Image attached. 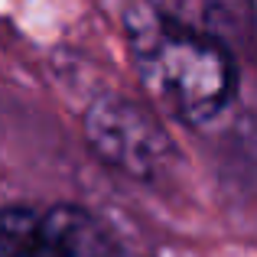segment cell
<instances>
[{
	"mask_svg": "<svg viewBox=\"0 0 257 257\" xmlns=\"http://www.w3.org/2000/svg\"><path fill=\"white\" fill-rule=\"evenodd\" d=\"M127 36L144 85L182 124H212L238 98L234 56L208 30L144 4L127 17Z\"/></svg>",
	"mask_w": 257,
	"mask_h": 257,
	"instance_id": "obj_1",
	"label": "cell"
},
{
	"mask_svg": "<svg viewBox=\"0 0 257 257\" xmlns=\"http://www.w3.org/2000/svg\"><path fill=\"white\" fill-rule=\"evenodd\" d=\"M85 137L107 166L131 179H157L173 160V140L166 127L144 104L120 94L91 101L85 111Z\"/></svg>",
	"mask_w": 257,
	"mask_h": 257,
	"instance_id": "obj_2",
	"label": "cell"
},
{
	"mask_svg": "<svg viewBox=\"0 0 257 257\" xmlns=\"http://www.w3.org/2000/svg\"><path fill=\"white\" fill-rule=\"evenodd\" d=\"M30 215H33V205L0 208V257H23Z\"/></svg>",
	"mask_w": 257,
	"mask_h": 257,
	"instance_id": "obj_3",
	"label": "cell"
}]
</instances>
